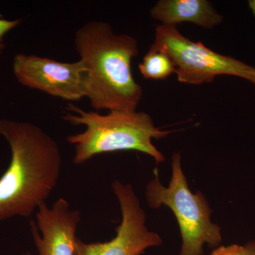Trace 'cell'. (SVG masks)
<instances>
[{
	"label": "cell",
	"instance_id": "cell-1",
	"mask_svg": "<svg viewBox=\"0 0 255 255\" xmlns=\"http://www.w3.org/2000/svg\"><path fill=\"white\" fill-rule=\"evenodd\" d=\"M0 135L11 150L9 167L0 177V221L29 217L46 203L59 181V146L41 128L28 122L0 119Z\"/></svg>",
	"mask_w": 255,
	"mask_h": 255
},
{
	"label": "cell",
	"instance_id": "cell-2",
	"mask_svg": "<svg viewBox=\"0 0 255 255\" xmlns=\"http://www.w3.org/2000/svg\"><path fill=\"white\" fill-rule=\"evenodd\" d=\"M74 44L85 68V98L92 108L137 111L143 90L132 72L139 53L136 38L116 33L105 21H90L75 32Z\"/></svg>",
	"mask_w": 255,
	"mask_h": 255
},
{
	"label": "cell",
	"instance_id": "cell-3",
	"mask_svg": "<svg viewBox=\"0 0 255 255\" xmlns=\"http://www.w3.org/2000/svg\"><path fill=\"white\" fill-rule=\"evenodd\" d=\"M67 110L64 120L85 127L83 132L67 137V141L75 148L73 163L78 165L100 154L122 151L142 152L156 163H162L165 157L152 140L164 138L176 131L157 127L152 117L143 112L111 111L102 114L82 110L71 103Z\"/></svg>",
	"mask_w": 255,
	"mask_h": 255
},
{
	"label": "cell",
	"instance_id": "cell-4",
	"mask_svg": "<svg viewBox=\"0 0 255 255\" xmlns=\"http://www.w3.org/2000/svg\"><path fill=\"white\" fill-rule=\"evenodd\" d=\"M172 177L167 187L159 180L158 170L147 183L145 200L151 209L167 206L173 213L182 238L179 255H203L204 246L216 248L223 241L221 228L211 221V209L201 191L193 193L183 171L182 156L172 157Z\"/></svg>",
	"mask_w": 255,
	"mask_h": 255
},
{
	"label": "cell",
	"instance_id": "cell-5",
	"mask_svg": "<svg viewBox=\"0 0 255 255\" xmlns=\"http://www.w3.org/2000/svg\"><path fill=\"white\" fill-rule=\"evenodd\" d=\"M151 47L167 52L175 66L180 83H212L220 76L236 77L255 86V67L230 55L221 54L200 41H191L177 26L159 24Z\"/></svg>",
	"mask_w": 255,
	"mask_h": 255
},
{
	"label": "cell",
	"instance_id": "cell-6",
	"mask_svg": "<svg viewBox=\"0 0 255 255\" xmlns=\"http://www.w3.org/2000/svg\"><path fill=\"white\" fill-rule=\"evenodd\" d=\"M122 211V222L110 241L87 243L77 238L75 255H140L162 244L157 233L149 231L146 214L138 197L128 184L114 181L112 185Z\"/></svg>",
	"mask_w": 255,
	"mask_h": 255
},
{
	"label": "cell",
	"instance_id": "cell-7",
	"mask_svg": "<svg viewBox=\"0 0 255 255\" xmlns=\"http://www.w3.org/2000/svg\"><path fill=\"white\" fill-rule=\"evenodd\" d=\"M12 70L18 83L28 88L68 102L85 98V68L80 60L66 63L17 53L13 59Z\"/></svg>",
	"mask_w": 255,
	"mask_h": 255
},
{
	"label": "cell",
	"instance_id": "cell-8",
	"mask_svg": "<svg viewBox=\"0 0 255 255\" xmlns=\"http://www.w3.org/2000/svg\"><path fill=\"white\" fill-rule=\"evenodd\" d=\"M36 221H30L38 255H75V243L81 214L60 198L51 207L46 203L37 210Z\"/></svg>",
	"mask_w": 255,
	"mask_h": 255
},
{
	"label": "cell",
	"instance_id": "cell-9",
	"mask_svg": "<svg viewBox=\"0 0 255 255\" xmlns=\"http://www.w3.org/2000/svg\"><path fill=\"white\" fill-rule=\"evenodd\" d=\"M150 13L153 19L167 26L191 23L212 29L223 21V15L208 0H159Z\"/></svg>",
	"mask_w": 255,
	"mask_h": 255
},
{
	"label": "cell",
	"instance_id": "cell-10",
	"mask_svg": "<svg viewBox=\"0 0 255 255\" xmlns=\"http://www.w3.org/2000/svg\"><path fill=\"white\" fill-rule=\"evenodd\" d=\"M138 68L146 80H164L175 74V66L167 52L151 46Z\"/></svg>",
	"mask_w": 255,
	"mask_h": 255
},
{
	"label": "cell",
	"instance_id": "cell-11",
	"mask_svg": "<svg viewBox=\"0 0 255 255\" xmlns=\"http://www.w3.org/2000/svg\"><path fill=\"white\" fill-rule=\"evenodd\" d=\"M21 23V20L19 18L6 19V18H0V55L3 53L5 49V36L10 31L17 27Z\"/></svg>",
	"mask_w": 255,
	"mask_h": 255
},
{
	"label": "cell",
	"instance_id": "cell-12",
	"mask_svg": "<svg viewBox=\"0 0 255 255\" xmlns=\"http://www.w3.org/2000/svg\"><path fill=\"white\" fill-rule=\"evenodd\" d=\"M210 255H248V253L245 246L234 244L217 247Z\"/></svg>",
	"mask_w": 255,
	"mask_h": 255
},
{
	"label": "cell",
	"instance_id": "cell-13",
	"mask_svg": "<svg viewBox=\"0 0 255 255\" xmlns=\"http://www.w3.org/2000/svg\"><path fill=\"white\" fill-rule=\"evenodd\" d=\"M248 255H255V241L249 242L246 246Z\"/></svg>",
	"mask_w": 255,
	"mask_h": 255
},
{
	"label": "cell",
	"instance_id": "cell-14",
	"mask_svg": "<svg viewBox=\"0 0 255 255\" xmlns=\"http://www.w3.org/2000/svg\"><path fill=\"white\" fill-rule=\"evenodd\" d=\"M248 5H249V7L251 10L252 13H253V14L255 16V0L249 1Z\"/></svg>",
	"mask_w": 255,
	"mask_h": 255
},
{
	"label": "cell",
	"instance_id": "cell-15",
	"mask_svg": "<svg viewBox=\"0 0 255 255\" xmlns=\"http://www.w3.org/2000/svg\"><path fill=\"white\" fill-rule=\"evenodd\" d=\"M23 255H31V253L29 252H27V253H24Z\"/></svg>",
	"mask_w": 255,
	"mask_h": 255
}]
</instances>
